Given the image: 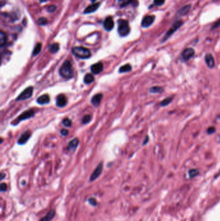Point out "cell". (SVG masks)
Listing matches in <instances>:
<instances>
[{"instance_id": "cell-1", "label": "cell", "mask_w": 220, "mask_h": 221, "mask_svg": "<svg viewBox=\"0 0 220 221\" xmlns=\"http://www.w3.org/2000/svg\"><path fill=\"white\" fill-rule=\"evenodd\" d=\"M59 73H60V75L64 78H71L73 76V70L70 61L68 60L65 61L60 67Z\"/></svg>"}, {"instance_id": "cell-2", "label": "cell", "mask_w": 220, "mask_h": 221, "mask_svg": "<svg viewBox=\"0 0 220 221\" xmlns=\"http://www.w3.org/2000/svg\"><path fill=\"white\" fill-rule=\"evenodd\" d=\"M72 53L76 57L81 59H88L91 56L89 49L83 47H75L72 49Z\"/></svg>"}, {"instance_id": "cell-3", "label": "cell", "mask_w": 220, "mask_h": 221, "mask_svg": "<svg viewBox=\"0 0 220 221\" xmlns=\"http://www.w3.org/2000/svg\"><path fill=\"white\" fill-rule=\"evenodd\" d=\"M117 24H118L117 32L121 36H126L129 34L130 27L127 21L120 19L117 21Z\"/></svg>"}, {"instance_id": "cell-4", "label": "cell", "mask_w": 220, "mask_h": 221, "mask_svg": "<svg viewBox=\"0 0 220 221\" xmlns=\"http://www.w3.org/2000/svg\"><path fill=\"white\" fill-rule=\"evenodd\" d=\"M35 114V113L33 109H29L27 110H25L23 113L19 115V116L16 119L13 120V122H12V125H16L18 124L20 122L23 121L24 120L29 119L30 118L33 117Z\"/></svg>"}, {"instance_id": "cell-5", "label": "cell", "mask_w": 220, "mask_h": 221, "mask_svg": "<svg viewBox=\"0 0 220 221\" xmlns=\"http://www.w3.org/2000/svg\"><path fill=\"white\" fill-rule=\"evenodd\" d=\"M195 55V51L192 48H186L184 49L180 55V60L183 62H186L194 57Z\"/></svg>"}, {"instance_id": "cell-6", "label": "cell", "mask_w": 220, "mask_h": 221, "mask_svg": "<svg viewBox=\"0 0 220 221\" xmlns=\"http://www.w3.org/2000/svg\"><path fill=\"white\" fill-rule=\"evenodd\" d=\"M182 24H183V22L181 21H177L176 22H175L172 26V27L168 30V32H167V34H165L164 38L162 39V42H165V41H167L168 38H169L171 36H172L176 30H177L181 26V25Z\"/></svg>"}, {"instance_id": "cell-7", "label": "cell", "mask_w": 220, "mask_h": 221, "mask_svg": "<svg viewBox=\"0 0 220 221\" xmlns=\"http://www.w3.org/2000/svg\"><path fill=\"white\" fill-rule=\"evenodd\" d=\"M33 93V87H29L25 89L16 99V101H22V100H27L32 96Z\"/></svg>"}, {"instance_id": "cell-8", "label": "cell", "mask_w": 220, "mask_h": 221, "mask_svg": "<svg viewBox=\"0 0 220 221\" xmlns=\"http://www.w3.org/2000/svg\"><path fill=\"white\" fill-rule=\"evenodd\" d=\"M102 170H103V163H100L98 164V166L96 167L95 170L93 171V173H92L91 176L90 177V182L94 181L96 180L98 177L100 176V175L102 173Z\"/></svg>"}, {"instance_id": "cell-9", "label": "cell", "mask_w": 220, "mask_h": 221, "mask_svg": "<svg viewBox=\"0 0 220 221\" xmlns=\"http://www.w3.org/2000/svg\"><path fill=\"white\" fill-rule=\"evenodd\" d=\"M205 61L209 69H212L214 68L215 60L213 56H212L211 53H208L205 55Z\"/></svg>"}, {"instance_id": "cell-10", "label": "cell", "mask_w": 220, "mask_h": 221, "mask_svg": "<svg viewBox=\"0 0 220 221\" xmlns=\"http://www.w3.org/2000/svg\"><path fill=\"white\" fill-rule=\"evenodd\" d=\"M91 72L94 74H98L103 70V65L101 62H98L91 67Z\"/></svg>"}, {"instance_id": "cell-11", "label": "cell", "mask_w": 220, "mask_h": 221, "mask_svg": "<svg viewBox=\"0 0 220 221\" xmlns=\"http://www.w3.org/2000/svg\"><path fill=\"white\" fill-rule=\"evenodd\" d=\"M30 136H31V133H30V131H27L24 132L21 135V137H19L18 140H17V143L21 145L25 144L29 140Z\"/></svg>"}, {"instance_id": "cell-12", "label": "cell", "mask_w": 220, "mask_h": 221, "mask_svg": "<svg viewBox=\"0 0 220 221\" xmlns=\"http://www.w3.org/2000/svg\"><path fill=\"white\" fill-rule=\"evenodd\" d=\"M155 17L154 16H146L143 19L142 22V26L143 27H148L151 25L154 21Z\"/></svg>"}, {"instance_id": "cell-13", "label": "cell", "mask_w": 220, "mask_h": 221, "mask_svg": "<svg viewBox=\"0 0 220 221\" xmlns=\"http://www.w3.org/2000/svg\"><path fill=\"white\" fill-rule=\"evenodd\" d=\"M67 103V100L64 94H59L56 98V105L59 107H65Z\"/></svg>"}, {"instance_id": "cell-14", "label": "cell", "mask_w": 220, "mask_h": 221, "mask_svg": "<svg viewBox=\"0 0 220 221\" xmlns=\"http://www.w3.org/2000/svg\"><path fill=\"white\" fill-rule=\"evenodd\" d=\"M114 25V21L112 18L111 17L107 18L105 20L104 24H103L105 29L108 30V31H110V30H111L112 29H113Z\"/></svg>"}, {"instance_id": "cell-15", "label": "cell", "mask_w": 220, "mask_h": 221, "mask_svg": "<svg viewBox=\"0 0 220 221\" xmlns=\"http://www.w3.org/2000/svg\"><path fill=\"white\" fill-rule=\"evenodd\" d=\"M102 98H103V94L101 93L95 94L93 98H92L91 104H93L94 106L98 107L99 104H100Z\"/></svg>"}, {"instance_id": "cell-16", "label": "cell", "mask_w": 220, "mask_h": 221, "mask_svg": "<svg viewBox=\"0 0 220 221\" xmlns=\"http://www.w3.org/2000/svg\"><path fill=\"white\" fill-rule=\"evenodd\" d=\"M49 102H50V97L47 94L42 95V96H40L37 99L38 104H39L40 105L47 104L49 103Z\"/></svg>"}, {"instance_id": "cell-17", "label": "cell", "mask_w": 220, "mask_h": 221, "mask_svg": "<svg viewBox=\"0 0 220 221\" xmlns=\"http://www.w3.org/2000/svg\"><path fill=\"white\" fill-rule=\"evenodd\" d=\"M56 212L54 210H50L44 217L41 218L40 221H51L55 217Z\"/></svg>"}, {"instance_id": "cell-18", "label": "cell", "mask_w": 220, "mask_h": 221, "mask_svg": "<svg viewBox=\"0 0 220 221\" xmlns=\"http://www.w3.org/2000/svg\"><path fill=\"white\" fill-rule=\"evenodd\" d=\"M99 5H100V3H98L92 4L91 5H89V7H87L84 12H85V14H90V13H92V12H95L96 10L99 8Z\"/></svg>"}, {"instance_id": "cell-19", "label": "cell", "mask_w": 220, "mask_h": 221, "mask_svg": "<svg viewBox=\"0 0 220 221\" xmlns=\"http://www.w3.org/2000/svg\"><path fill=\"white\" fill-rule=\"evenodd\" d=\"M79 144V140L78 138H74V139L72 140L68 144V150L70 151H74Z\"/></svg>"}, {"instance_id": "cell-20", "label": "cell", "mask_w": 220, "mask_h": 221, "mask_svg": "<svg viewBox=\"0 0 220 221\" xmlns=\"http://www.w3.org/2000/svg\"><path fill=\"white\" fill-rule=\"evenodd\" d=\"M149 91L152 94H161L164 91V89L161 86H152L150 87Z\"/></svg>"}, {"instance_id": "cell-21", "label": "cell", "mask_w": 220, "mask_h": 221, "mask_svg": "<svg viewBox=\"0 0 220 221\" xmlns=\"http://www.w3.org/2000/svg\"><path fill=\"white\" fill-rule=\"evenodd\" d=\"M174 97L172 96H168L167 98H165L163 100H162V101L160 103V105L161 107H167L168 105L172 103V100H173Z\"/></svg>"}, {"instance_id": "cell-22", "label": "cell", "mask_w": 220, "mask_h": 221, "mask_svg": "<svg viewBox=\"0 0 220 221\" xmlns=\"http://www.w3.org/2000/svg\"><path fill=\"white\" fill-rule=\"evenodd\" d=\"M135 0H118V5L121 7H125L129 4H134Z\"/></svg>"}, {"instance_id": "cell-23", "label": "cell", "mask_w": 220, "mask_h": 221, "mask_svg": "<svg viewBox=\"0 0 220 221\" xmlns=\"http://www.w3.org/2000/svg\"><path fill=\"white\" fill-rule=\"evenodd\" d=\"M94 81V77L92 74H87L84 77V82L86 84H90Z\"/></svg>"}, {"instance_id": "cell-24", "label": "cell", "mask_w": 220, "mask_h": 221, "mask_svg": "<svg viewBox=\"0 0 220 221\" xmlns=\"http://www.w3.org/2000/svg\"><path fill=\"white\" fill-rule=\"evenodd\" d=\"M48 49H49L50 52L51 53L54 54L56 53H57L59 51V49H60V45H59V44L57 43H53V44L49 45V47H48Z\"/></svg>"}, {"instance_id": "cell-25", "label": "cell", "mask_w": 220, "mask_h": 221, "mask_svg": "<svg viewBox=\"0 0 220 221\" xmlns=\"http://www.w3.org/2000/svg\"><path fill=\"white\" fill-rule=\"evenodd\" d=\"M132 70V66L130 65L129 63H127L126 65L121 66L119 68V73H127V72H130Z\"/></svg>"}, {"instance_id": "cell-26", "label": "cell", "mask_w": 220, "mask_h": 221, "mask_svg": "<svg viewBox=\"0 0 220 221\" xmlns=\"http://www.w3.org/2000/svg\"><path fill=\"white\" fill-rule=\"evenodd\" d=\"M190 9V5H186L182 9H180V11L178 12V14H180V16H183L187 14Z\"/></svg>"}, {"instance_id": "cell-27", "label": "cell", "mask_w": 220, "mask_h": 221, "mask_svg": "<svg viewBox=\"0 0 220 221\" xmlns=\"http://www.w3.org/2000/svg\"><path fill=\"white\" fill-rule=\"evenodd\" d=\"M6 42L7 36L3 31H1V33H0V45H1V47H3L6 43Z\"/></svg>"}, {"instance_id": "cell-28", "label": "cell", "mask_w": 220, "mask_h": 221, "mask_svg": "<svg viewBox=\"0 0 220 221\" xmlns=\"http://www.w3.org/2000/svg\"><path fill=\"white\" fill-rule=\"evenodd\" d=\"M199 172L197 169H191L188 171V176L190 179L194 178L199 175Z\"/></svg>"}, {"instance_id": "cell-29", "label": "cell", "mask_w": 220, "mask_h": 221, "mask_svg": "<svg viewBox=\"0 0 220 221\" xmlns=\"http://www.w3.org/2000/svg\"><path fill=\"white\" fill-rule=\"evenodd\" d=\"M42 44L40 43H38V44L35 46V47L34 49V51H33V55L36 56L38 55V54L40 53L41 50H42Z\"/></svg>"}, {"instance_id": "cell-30", "label": "cell", "mask_w": 220, "mask_h": 221, "mask_svg": "<svg viewBox=\"0 0 220 221\" xmlns=\"http://www.w3.org/2000/svg\"><path fill=\"white\" fill-rule=\"evenodd\" d=\"M92 120V116L90 115H87L85 116H84L82 119V123L84 124H88Z\"/></svg>"}, {"instance_id": "cell-31", "label": "cell", "mask_w": 220, "mask_h": 221, "mask_svg": "<svg viewBox=\"0 0 220 221\" xmlns=\"http://www.w3.org/2000/svg\"><path fill=\"white\" fill-rule=\"evenodd\" d=\"M216 127H215L214 126H210L207 129V131L206 132L207 133V135H211L212 134H214V133H215V132H216Z\"/></svg>"}, {"instance_id": "cell-32", "label": "cell", "mask_w": 220, "mask_h": 221, "mask_svg": "<svg viewBox=\"0 0 220 221\" xmlns=\"http://www.w3.org/2000/svg\"><path fill=\"white\" fill-rule=\"evenodd\" d=\"M63 124L65 127H70L72 125V121L68 118H66V119H63Z\"/></svg>"}, {"instance_id": "cell-33", "label": "cell", "mask_w": 220, "mask_h": 221, "mask_svg": "<svg viewBox=\"0 0 220 221\" xmlns=\"http://www.w3.org/2000/svg\"><path fill=\"white\" fill-rule=\"evenodd\" d=\"M47 20L45 18H41L39 20H38V24H39L40 25H45V24H47Z\"/></svg>"}, {"instance_id": "cell-34", "label": "cell", "mask_w": 220, "mask_h": 221, "mask_svg": "<svg viewBox=\"0 0 220 221\" xmlns=\"http://www.w3.org/2000/svg\"><path fill=\"white\" fill-rule=\"evenodd\" d=\"M88 201H89V202L90 203V204L92 206H96L97 204H98V202H97L96 200L94 199V198H93V197L90 198V199H89Z\"/></svg>"}, {"instance_id": "cell-35", "label": "cell", "mask_w": 220, "mask_h": 221, "mask_svg": "<svg viewBox=\"0 0 220 221\" xmlns=\"http://www.w3.org/2000/svg\"><path fill=\"white\" fill-rule=\"evenodd\" d=\"M165 0H154V3L157 6H161L164 4Z\"/></svg>"}, {"instance_id": "cell-36", "label": "cell", "mask_w": 220, "mask_h": 221, "mask_svg": "<svg viewBox=\"0 0 220 221\" xmlns=\"http://www.w3.org/2000/svg\"><path fill=\"white\" fill-rule=\"evenodd\" d=\"M7 185L5 183H1V186H0V190H1V192H4L6 191L7 190Z\"/></svg>"}, {"instance_id": "cell-37", "label": "cell", "mask_w": 220, "mask_h": 221, "mask_svg": "<svg viewBox=\"0 0 220 221\" xmlns=\"http://www.w3.org/2000/svg\"><path fill=\"white\" fill-rule=\"evenodd\" d=\"M56 9V7L55 5H50L47 8V11L49 12H52L54 11H55V10Z\"/></svg>"}, {"instance_id": "cell-38", "label": "cell", "mask_w": 220, "mask_h": 221, "mask_svg": "<svg viewBox=\"0 0 220 221\" xmlns=\"http://www.w3.org/2000/svg\"><path fill=\"white\" fill-rule=\"evenodd\" d=\"M60 133H61V134L63 136H67L68 135V131L65 129H61Z\"/></svg>"}, {"instance_id": "cell-39", "label": "cell", "mask_w": 220, "mask_h": 221, "mask_svg": "<svg viewBox=\"0 0 220 221\" xmlns=\"http://www.w3.org/2000/svg\"><path fill=\"white\" fill-rule=\"evenodd\" d=\"M149 136H146L145 137V140H143V146H145L147 144H148V142H149Z\"/></svg>"}, {"instance_id": "cell-40", "label": "cell", "mask_w": 220, "mask_h": 221, "mask_svg": "<svg viewBox=\"0 0 220 221\" xmlns=\"http://www.w3.org/2000/svg\"><path fill=\"white\" fill-rule=\"evenodd\" d=\"M219 26H220V19L218 20V21H217L216 24L214 25L213 29H215V28H216V27H219Z\"/></svg>"}, {"instance_id": "cell-41", "label": "cell", "mask_w": 220, "mask_h": 221, "mask_svg": "<svg viewBox=\"0 0 220 221\" xmlns=\"http://www.w3.org/2000/svg\"><path fill=\"white\" fill-rule=\"evenodd\" d=\"M5 177V174L1 173V180H3Z\"/></svg>"}, {"instance_id": "cell-42", "label": "cell", "mask_w": 220, "mask_h": 221, "mask_svg": "<svg viewBox=\"0 0 220 221\" xmlns=\"http://www.w3.org/2000/svg\"><path fill=\"white\" fill-rule=\"evenodd\" d=\"M217 119H219V120H220V113H219V115H217Z\"/></svg>"}, {"instance_id": "cell-43", "label": "cell", "mask_w": 220, "mask_h": 221, "mask_svg": "<svg viewBox=\"0 0 220 221\" xmlns=\"http://www.w3.org/2000/svg\"><path fill=\"white\" fill-rule=\"evenodd\" d=\"M49 1V0H40L41 2H45V1Z\"/></svg>"}, {"instance_id": "cell-44", "label": "cell", "mask_w": 220, "mask_h": 221, "mask_svg": "<svg viewBox=\"0 0 220 221\" xmlns=\"http://www.w3.org/2000/svg\"><path fill=\"white\" fill-rule=\"evenodd\" d=\"M91 1H93V2H94V1H96V0H91Z\"/></svg>"}, {"instance_id": "cell-45", "label": "cell", "mask_w": 220, "mask_h": 221, "mask_svg": "<svg viewBox=\"0 0 220 221\" xmlns=\"http://www.w3.org/2000/svg\"><path fill=\"white\" fill-rule=\"evenodd\" d=\"M219 142H220V135L219 136Z\"/></svg>"}]
</instances>
